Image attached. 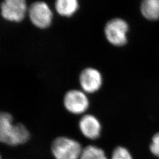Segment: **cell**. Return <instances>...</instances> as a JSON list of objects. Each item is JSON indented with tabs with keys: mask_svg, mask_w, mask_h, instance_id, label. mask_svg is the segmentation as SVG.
<instances>
[{
	"mask_svg": "<svg viewBox=\"0 0 159 159\" xmlns=\"http://www.w3.org/2000/svg\"><path fill=\"white\" fill-rule=\"evenodd\" d=\"M129 30L127 23L121 18H115L109 20L104 26V35L108 43L113 46L121 47L127 41Z\"/></svg>",
	"mask_w": 159,
	"mask_h": 159,
	"instance_id": "obj_3",
	"label": "cell"
},
{
	"mask_svg": "<svg viewBox=\"0 0 159 159\" xmlns=\"http://www.w3.org/2000/svg\"><path fill=\"white\" fill-rule=\"evenodd\" d=\"M79 82L84 92L94 93L98 91L102 85V75L96 68L87 67L80 73Z\"/></svg>",
	"mask_w": 159,
	"mask_h": 159,
	"instance_id": "obj_7",
	"label": "cell"
},
{
	"mask_svg": "<svg viewBox=\"0 0 159 159\" xmlns=\"http://www.w3.org/2000/svg\"><path fill=\"white\" fill-rule=\"evenodd\" d=\"M30 134L27 128L21 123L13 124L11 114H0V142L10 146H17L29 142Z\"/></svg>",
	"mask_w": 159,
	"mask_h": 159,
	"instance_id": "obj_1",
	"label": "cell"
},
{
	"mask_svg": "<svg viewBox=\"0 0 159 159\" xmlns=\"http://www.w3.org/2000/svg\"><path fill=\"white\" fill-rule=\"evenodd\" d=\"M83 149L78 141L68 137H58L51 144V153L55 159H80Z\"/></svg>",
	"mask_w": 159,
	"mask_h": 159,
	"instance_id": "obj_2",
	"label": "cell"
},
{
	"mask_svg": "<svg viewBox=\"0 0 159 159\" xmlns=\"http://www.w3.org/2000/svg\"><path fill=\"white\" fill-rule=\"evenodd\" d=\"M27 11V4L24 0H5L1 4V16L10 22L22 21Z\"/></svg>",
	"mask_w": 159,
	"mask_h": 159,
	"instance_id": "obj_6",
	"label": "cell"
},
{
	"mask_svg": "<svg viewBox=\"0 0 159 159\" xmlns=\"http://www.w3.org/2000/svg\"><path fill=\"white\" fill-rule=\"evenodd\" d=\"M141 11L143 16L150 20L159 18V0H145L142 4Z\"/></svg>",
	"mask_w": 159,
	"mask_h": 159,
	"instance_id": "obj_10",
	"label": "cell"
},
{
	"mask_svg": "<svg viewBox=\"0 0 159 159\" xmlns=\"http://www.w3.org/2000/svg\"><path fill=\"white\" fill-rule=\"evenodd\" d=\"M80 159H108L104 150L95 145L83 148Z\"/></svg>",
	"mask_w": 159,
	"mask_h": 159,
	"instance_id": "obj_11",
	"label": "cell"
},
{
	"mask_svg": "<svg viewBox=\"0 0 159 159\" xmlns=\"http://www.w3.org/2000/svg\"><path fill=\"white\" fill-rule=\"evenodd\" d=\"M55 10L63 17H71L79 9V2L77 0H57L55 2Z\"/></svg>",
	"mask_w": 159,
	"mask_h": 159,
	"instance_id": "obj_9",
	"label": "cell"
},
{
	"mask_svg": "<svg viewBox=\"0 0 159 159\" xmlns=\"http://www.w3.org/2000/svg\"><path fill=\"white\" fill-rule=\"evenodd\" d=\"M63 104L69 113L81 114L89 108V100L84 91L73 89L67 91L64 94Z\"/></svg>",
	"mask_w": 159,
	"mask_h": 159,
	"instance_id": "obj_5",
	"label": "cell"
},
{
	"mask_svg": "<svg viewBox=\"0 0 159 159\" xmlns=\"http://www.w3.org/2000/svg\"><path fill=\"white\" fill-rule=\"evenodd\" d=\"M111 159H133V157L127 148L123 146H117L114 149Z\"/></svg>",
	"mask_w": 159,
	"mask_h": 159,
	"instance_id": "obj_12",
	"label": "cell"
},
{
	"mask_svg": "<svg viewBox=\"0 0 159 159\" xmlns=\"http://www.w3.org/2000/svg\"><path fill=\"white\" fill-rule=\"evenodd\" d=\"M79 127L83 136L89 140H96L100 136L101 123L96 117L92 114L84 115L80 120Z\"/></svg>",
	"mask_w": 159,
	"mask_h": 159,
	"instance_id": "obj_8",
	"label": "cell"
},
{
	"mask_svg": "<svg viewBox=\"0 0 159 159\" xmlns=\"http://www.w3.org/2000/svg\"><path fill=\"white\" fill-rule=\"evenodd\" d=\"M150 148L152 153L159 158V133L154 136Z\"/></svg>",
	"mask_w": 159,
	"mask_h": 159,
	"instance_id": "obj_13",
	"label": "cell"
},
{
	"mask_svg": "<svg viewBox=\"0 0 159 159\" xmlns=\"http://www.w3.org/2000/svg\"><path fill=\"white\" fill-rule=\"evenodd\" d=\"M28 14L30 21L38 29H46L51 25L52 13L44 1H36L29 7Z\"/></svg>",
	"mask_w": 159,
	"mask_h": 159,
	"instance_id": "obj_4",
	"label": "cell"
}]
</instances>
